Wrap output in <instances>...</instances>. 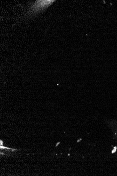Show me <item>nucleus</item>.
Wrapping results in <instances>:
<instances>
[{
  "instance_id": "nucleus-1",
  "label": "nucleus",
  "mask_w": 117,
  "mask_h": 176,
  "mask_svg": "<svg viewBox=\"0 0 117 176\" xmlns=\"http://www.w3.org/2000/svg\"><path fill=\"white\" fill-rule=\"evenodd\" d=\"M52 1H38L37 4L35 5V8L41 9L47 7L53 2Z\"/></svg>"
},
{
  "instance_id": "nucleus-2",
  "label": "nucleus",
  "mask_w": 117,
  "mask_h": 176,
  "mask_svg": "<svg viewBox=\"0 0 117 176\" xmlns=\"http://www.w3.org/2000/svg\"><path fill=\"white\" fill-rule=\"evenodd\" d=\"M0 148H1V149H11V150H12V151H18V149H12V148H8L7 147H4L3 146H2L1 145L0 146Z\"/></svg>"
},
{
  "instance_id": "nucleus-3",
  "label": "nucleus",
  "mask_w": 117,
  "mask_h": 176,
  "mask_svg": "<svg viewBox=\"0 0 117 176\" xmlns=\"http://www.w3.org/2000/svg\"><path fill=\"white\" fill-rule=\"evenodd\" d=\"M2 143H3V142L1 140V143H0V144H1V145H3V144H2Z\"/></svg>"
}]
</instances>
